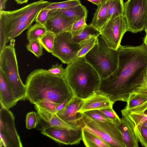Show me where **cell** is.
I'll return each mask as SVG.
<instances>
[{"instance_id": "1", "label": "cell", "mask_w": 147, "mask_h": 147, "mask_svg": "<svg viewBox=\"0 0 147 147\" xmlns=\"http://www.w3.org/2000/svg\"><path fill=\"white\" fill-rule=\"evenodd\" d=\"M118 64L111 75L101 79L98 92L114 103L127 102L134 93H147V47L120 45L117 49Z\"/></svg>"}, {"instance_id": "2", "label": "cell", "mask_w": 147, "mask_h": 147, "mask_svg": "<svg viewBox=\"0 0 147 147\" xmlns=\"http://www.w3.org/2000/svg\"><path fill=\"white\" fill-rule=\"evenodd\" d=\"M26 85V99L34 105L45 100L60 104L73 96L64 77L52 74L43 69L32 71L27 77Z\"/></svg>"}, {"instance_id": "3", "label": "cell", "mask_w": 147, "mask_h": 147, "mask_svg": "<svg viewBox=\"0 0 147 147\" xmlns=\"http://www.w3.org/2000/svg\"><path fill=\"white\" fill-rule=\"evenodd\" d=\"M51 3L40 0L16 10L0 11V52L9 41L30 28L39 11Z\"/></svg>"}, {"instance_id": "4", "label": "cell", "mask_w": 147, "mask_h": 147, "mask_svg": "<svg viewBox=\"0 0 147 147\" xmlns=\"http://www.w3.org/2000/svg\"><path fill=\"white\" fill-rule=\"evenodd\" d=\"M73 96L85 100L98 91L101 79L84 56L67 64L64 76Z\"/></svg>"}, {"instance_id": "5", "label": "cell", "mask_w": 147, "mask_h": 147, "mask_svg": "<svg viewBox=\"0 0 147 147\" xmlns=\"http://www.w3.org/2000/svg\"><path fill=\"white\" fill-rule=\"evenodd\" d=\"M0 52V71L7 80L13 95L18 101L26 99V84L22 82L20 76L15 48V40L10 41Z\"/></svg>"}, {"instance_id": "6", "label": "cell", "mask_w": 147, "mask_h": 147, "mask_svg": "<svg viewBox=\"0 0 147 147\" xmlns=\"http://www.w3.org/2000/svg\"><path fill=\"white\" fill-rule=\"evenodd\" d=\"M97 43L84 57L102 79L109 76L117 68L118 54L117 50L109 47L101 35L97 37Z\"/></svg>"}, {"instance_id": "7", "label": "cell", "mask_w": 147, "mask_h": 147, "mask_svg": "<svg viewBox=\"0 0 147 147\" xmlns=\"http://www.w3.org/2000/svg\"><path fill=\"white\" fill-rule=\"evenodd\" d=\"M82 128L101 138L111 147H126L120 130L115 123L84 117Z\"/></svg>"}, {"instance_id": "8", "label": "cell", "mask_w": 147, "mask_h": 147, "mask_svg": "<svg viewBox=\"0 0 147 147\" xmlns=\"http://www.w3.org/2000/svg\"><path fill=\"white\" fill-rule=\"evenodd\" d=\"M71 31H65L56 35L52 55L63 63L68 64L78 58V53L84 43L75 42Z\"/></svg>"}, {"instance_id": "9", "label": "cell", "mask_w": 147, "mask_h": 147, "mask_svg": "<svg viewBox=\"0 0 147 147\" xmlns=\"http://www.w3.org/2000/svg\"><path fill=\"white\" fill-rule=\"evenodd\" d=\"M147 14V0H127L124 3V14L128 31L144 30Z\"/></svg>"}, {"instance_id": "10", "label": "cell", "mask_w": 147, "mask_h": 147, "mask_svg": "<svg viewBox=\"0 0 147 147\" xmlns=\"http://www.w3.org/2000/svg\"><path fill=\"white\" fill-rule=\"evenodd\" d=\"M13 113L1 105L0 109V146L22 147L15 127Z\"/></svg>"}, {"instance_id": "11", "label": "cell", "mask_w": 147, "mask_h": 147, "mask_svg": "<svg viewBox=\"0 0 147 147\" xmlns=\"http://www.w3.org/2000/svg\"><path fill=\"white\" fill-rule=\"evenodd\" d=\"M128 27L124 16L109 20L101 31L100 35L110 48L117 50Z\"/></svg>"}, {"instance_id": "12", "label": "cell", "mask_w": 147, "mask_h": 147, "mask_svg": "<svg viewBox=\"0 0 147 147\" xmlns=\"http://www.w3.org/2000/svg\"><path fill=\"white\" fill-rule=\"evenodd\" d=\"M122 117L127 121L139 142L142 146L143 141L141 134V127L147 121V101L131 108H125L121 110Z\"/></svg>"}, {"instance_id": "13", "label": "cell", "mask_w": 147, "mask_h": 147, "mask_svg": "<svg viewBox=\"0 0 147 147\" xmlns=\"http://www.w3.org/2000/svg\"><path fill=\"white\" fill-rule=\"evenodd\" d=\"M82 128L73 129L49 126L42 129L41 133L58 143L72 145L79 144L82 140Z\"/></svg>"}, {"instance_id": "14", "label": "cell", "mask_w": 147, "mask_h": 147, "mask_svg": "<svg viewBox=\"0 0 147 147\" xmlns=\"http://www.w3.org/2000/svg\"><path fill=\"white\" fill-rule=\"evenodd\" d=\"M84 100L75 96L62 109L57 112L56 115L66 123L82 127L84 117L83 113L78 112Z\"/></svg>"}, {"instance_id": "15", "label": "cell", "mask_w": 147, "mask_h": 147, "mask_svg": "<svg viewBox=\"0 0 147 147\" xmlns=\"http://www.w3.org/2000/svg\"><path fill=\"white\" fill-rule=\"evenodd\" d=\"M76 20L64 15L59 9L50 11L47 21L45 25L48 31L56 35L65 31H71Z\"/></svg>"}, {"instance_id": "16", "label": "cell", "mask_w": 147, "mask_h": 147, "mask_svg": "<svg viewBox=\"0 0 147 147\" xmlns=\"http://www.w3.org/2000/svg\"><path fill=\"white\" fill-rule=\"evenodd\" d=\"M35 107L40 118L38 124H40L41 125H42L40 129L41 130L49 126H55L73 129L82 128L66 123L59 118L56 113L50 112L36 105H35Z\"/></svg>"}, {"instance_id": "17", "label": "cell", "mask_w": 147, "mask_h": 147, "mask_svg": "<svg viewBox=\"0 0 147 147\" xmlns=\"http://www.w3.org/2000/svg\"><path fill=\"white\" fill-rule=\"evenodd\" d=\"M114 104L107 96L97 92L84 100L78 112L83 113L89 111L112 108Z\"/></svg>"}, {"instance_id": "18", "label": "cell", "mask_w": 147, "mask_h": 147, "mask_svg": "<svg viewBox=\"0 0 147 147\" xmlns=\"http://www.w3.org/2000/svg\"><path fill=\"white\" fill-rule=\"evenodd\" d=\"M0 105L9 109L18 102L15 98L10 87L2 73L0 71Z\"/></svg>"}, {"instance_id": "19", "label": "cell", "mask_w": 147, "mask_h": 147, "mask_svg": "<svg viewBox=\"0 0 147 147\" xmlns=\"http://www.w3.org/2000/svg\"><path fill=\"white\" fill-rule=\"evenodd\" d=\"M121 132L126 147H138V141L127 120L122 117L116 125Z\"/></svg>"}, {"instance_id": "20", "label": "cell", "mask_w": 147, "mask_h": 147, "mask_svg": "<svg viewBox=\"0 0 147 147\" xmlns=\"http://www.w3.org/2000/svg\"><path fill=\"white\" fill-rule=\"evenodd\" d=\"M97 7L90 24L101 31L108 21L105 2L101 4Z\"/></svg>"}, {"instance_id": "21", "label": "cell", "mask_w": 147, "mask_h": 147, "mask_svg": "<svg viewBox=\"0 0 147 147\" xmlns=\"http://www.w3.org/2000/svg\"><path fill=\"white\" fill-rule=\"evenodd\" d=\"M100 34L101 31L90 23L82 31L73 36V39L76 42L84 43L90 39L98 37Z\"/></svg>"}, {"instance_id": "22", "label": "cell", "mask_w": 147, "mask_h": 147, "mask_svg": "<svg viewBox=\"0 0 147 147\" xmlns=\"http://www.w3.org/2000/svg\"><path fill=\"white\" fill-rule=\"evenodd\" d=\"M82 140L87 147H111L101 138L82 127Z\"/></svg>"}, {"instance_id": "23", "label": "cell", "mask_w": 147, "mask_h": 147, "mask_svg": "<svg viewBox=\"0 0 147 147\" xmlns=\"http://www.w3.org/2000/svg\"><path fill=\"white\" fill-rule=\"evenodd\" d=\"M108 21L124 14L123 0H106Z\"/></svg>"}, {"instance_id": "24", "label": "cell", "mask_w": 147, "mask_h": 147, "mask_svg": "<svg viewBox=\"0 0 147 147\" xmlns=\"http://www.w3.org/2000/svg\"><path fill=\"white\" fill-rule=\"evenodd\" d=\"M59 9L64 15L76 20L83 17L87 18L88 10L82 4L66 9Z\"/></svg>"}, {"instance_id": "25", "label": "cell", "mask_w": 147, "mask_h": 147, "mask_svg": "<svg viewBox=\"0 0 147 147\" xmlns=\"http://www.w3.org/2000/svg\"><path fill=\"white\" fill-rule=\"evenodd\" d=\"M47 30L45 26L36 23L29 28L27 32L28 41L39 39L43 36Z\"/></svg>"}, {"instance_id": "26", "label": "cell", "mask_w": 147, "mask_h": 147, "mask_svg": "<svg viewBox=\"0 0 147 147\" xmlns=\"http://www.w3.org/2000/svg\"><path fill=\"white\" fill-rule=\"evenodd\" d=\"M147 101V93H134L128 97L125 107L129 109L139 105Z\"/></svg>"}, {"instance_id": "27", "label": "cell", "mask_w": 147, "mask_h": 147, "mask_svg": "<svg viewBox=\"0 0 147 147\" xmlns=\"http://www.w3.org/2000/svg\"><path fill=\"white\" fill-rule=\"evenodd\" d=\"M56 35L47 30L46 33L38 39L42 47L48 52L51 53L54 47Z\"/></svg>"}, {"instance_id": "28", "label": "cell", "mask_w": 147, "mask_h": 147, "mask_svg": "<svg viewBox=\"0 0 147 147\" xmlns=\"http://www.w3.org/2000/svg\"><path fill=\"white\" fill-rule=\"evenodd\" d=\"M80 4H81L80 0H68L58 2H51L50 5L45 8L49 9H64Z\"/></svg>"}, {"instance_id": "29", "label": "cell", "mask_w": 147, "mask_h": 147, "mask_svg": "<svg viewBox=\"0 0 147 147\" xmlns=\"http://www.w3.org/2000/svg\"><path fill=\"white\" fill-rule=\"evenodd\" d=\"M83 114L84 117L86 118L101 122L114 123L111 119L108 117L98 110L86 111L83 113Z\"/></svg>"}, {"instance_id": "30", "label": "cell", "mask_w": 147, "mask_h": 147, "mask_svg": "<svg viewBox=\"0 0 147 147\" xmlns=\"http://www.w3.org/2000/svg\"><path fill=\"white\" fill-rule=\"evenodd\" d=\"M43 48L38 39L29 41L26 46L27 49L38 58L42 56L43 54Z\"/></svg>"}, {"instance_id": "31", "label": "cell", "mask_w": 147, "mask_h": 147, "mask_svg": "<svg viewBox=\"0 0 147 147\" xmlns=\"http://www.w3.org/2000/svg\"><path fill=\"white\" fill-rule=\"evenodd\" d=\"M40 118L37 113L34 111L28 113L26 117V126L28 129L36 127L39 122Z\"/></svg>"}, {"instance_id": "32", "label": "cell", "mask_w": 147, "mask_h": 147, "mask_svg": "<svg viewBox=\"0 0 147 147\" xmlns=\"http://www.w3.org/2000/svg\"><path fill=\"white\" fill-rule=\"evenodd\" d=\"M97 37L93 38L83 44L78 53L77 57L78 58L84 56L90 51L97 43Z\"/></svg>"}, {"instance_id": "33", "label": "cell", "mask_w": 147, "mask_h": 147, "mask_svg": "<svg viewBox=\"0 0 147 147\" xmlns=\"http://www.w3.org/2000/svg\"><path fill=\"white\" fill-rule=\"evenodd\" d=\"M59 104L45 100L38 102L36 105L46 111L52 113H56Z\"/></svg>"}, {"instance_id": "34", "label": "cell", "mask_w": 147, "mask_h": 147, "mask_svg": "<svg viewBox=\"0 0 147 147\" xmlns=\"http://www.w3.org/2000/svg\"><path fill=\"white\" fill-rule=\"evenodd\" d=\"M86 19L85 17H83L74 22L71 31L73 36L82 31L87 25L86 22Z\"/></svg>"}, {"instance_id": "35", "label": "cell", "mask_w": 147, "mask_h": 147, "mask_svg": "<svg viewBox=\"0 0 147 147\" xmlns=\"http://www.w3.org/2000/svg\"><path fill=\"white\" fill-rule=\"evenodd\" d=\"M51 10L45 8L41 9L37 14L35 21L45 26L48 20L49 13Z\"/></svg>"}, {"instance_id": "36", "label": "cell", "mask_w": 147, "mask_h": 147, "mask_svg": "<svg viewBox=\"0 0 147 147\" xmlns=\"http://www.w3.org/2000/svg\"><path fill=\"white\" fill-rule=\"evenodd\" d=\"M107 117L111 119L116 125L121 121L120 118L112 108H107L99 110Z\"/></svg>"}, {"instance_id": "37", "label": "cell", "mask_w": 147, "mask_h": 147, "mask_svg": "<svg viewBox=\"0 0 147 147\" xmlns=\"http://www.w3.org/2000/svg\"><path fill=\"white\" fill-rule=\"evenodd\" d=\"M48 72L52 74L59 76L64 77L65 69H64L62 64L57 63L53 65L51 67L47 70Z\"/></svg>"}, {"instance_id": "38", "label": "cell", "mask_w": 147, "mask_h": 147, "mask_svg": "<svg viewBox=\"0 0 147 147\" xmlns=\"http://www.w3.org/2000/svg\"><path fill=\"white\" fill-rule=\"evenodd\" d=\"M141 132L143 141L142 146L147 147V128L143 125L141 127Z\"/></svg>"}, {"instance_id": "39", "label": "cell", "mask_w": 147, "mask_h": 147, "mask_svg": "<svg viewBox=\"0 0 147 147\" xmlns=\"http://www.w3.org/2000/svg\"><path fill=\"white\" fill-rule=\"evenodd\" d=\"M7 1V0H0V11L4 10L5 9Z\"/></svg>"}, {"instance_id": "40", "label": "cell", "mask_w": 147, "mask_h": 147, "mask_svg": "<svg viewBox=\"0 0 147 147\" xmlns=\"http://www.w3.org/2000/svg\"><path fill=\"white\" fill-rule=\"evenodd\" d=\"M88 1L96 5L97 6L100 5L101 3L99 0H87Z\"/></svg>"}, {"instance_id": "41", "label": "cell", "mask_w": 147, "mask_h": 147, "mask_svg": "<svg viewBox=\"0 0 147 147\" xmlns=\"http://www.w3.org/2000/svg\"><path fill=\"white\" fill-rule=\"evenodd\" d=\"M18 4H21L27 3L28 0H14Z\"/></svg>"}, {"instance_id": "42", "label": "cell", "mask_w": 147, "mask_h": 147, "mask_svg": "<svg viewBox=\"0 0 147 147\" xmlns=\"http://www.w3.org/2000/svg\"><path fill=\"white\" fill-rule=\"evenodd\" d=\"M143 42L147 47V34H146V36L144 38Z\"/></svg>"}, {"instance_id": "43", "label": "cell", "mask_w": 147, "mask_h": 147, "mask_svg": "<svg viewBox=\"0 0 147 147\" xmlns=\"http://www.w3.org/2000/svg\"><path fill=\"white\" fill-rule=\"evenodd\" d=\"M144 31H145L146 34H147V14L145 22V30Z\"/></svg>"}, {"instance_id": "44", "label": "cell", "mask_w": 147, "mask_h": 147, "mask_svg": "<svg viewBox=\"0 0 147 147\" xmlns=\"http://www.w3.org/2000/svg\"><path fill=\"white\" fill-rule=\"evenodd\" d=\"M143 125L147 128V121L144 123Z\"/></svg>"}, {"instance_id": "45", "label": "cell", "mask_w": 147, "mask_h": 147, "mask_svg": "<svg viewBox=\"0 0 147 147\" xmlns=\"http://www.w3.org/2000/svg\"><path fill=\"white\" fill-rule=\"evenodd\" d=\"M100 2L102 3L105 2L106 0H99Z\"/></svg>"}, {"instance_id": "46", "label": "cell", "mask_w": 147, "mask_h": 147, "mask_svg": "<svg viewBox=\"0 0 147 147\" xmlns=\"http://www.w3.org/2000/svg\"><path fill=\"white\" fill-rule=\"evenodd\" d=\"M146 85L147 86V77H146Z\"/></svg>"}]
</instances>
